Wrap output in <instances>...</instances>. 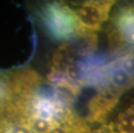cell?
<instances>
[{"label": "cell", "mask_w": 134, "mask_h": 133, "mask_svg": "<svg viewBox=\"0 0 134 133\" xmlns=\"http://www.w3.org/2000/svg\"><path fill=\"white\" fill-rule=\"evenodd\" d=\"M12 98L0 110V133H94L75 100L31 68L11 70Z\"/></svg>", "instance_id": "1"}, {"label": "cell", "mask_w": 134, "mask_h": 133, "mask_svg": "<svg viewBox=\"0 0 134 133\" xmlns=\"http://www.w3.org/2000/svg\"><path fill=\"white\" fill-rule=\"evenodd\" d=\"M44 30L55 41L68 42L78 34V22L69 4L49 2L41 5L37 12Z\"/></svg>", "instance_id": "2"}, {"label": "cell", "mask_w": 134, "mask_h": 133, "mask_svg": "<svg viewBox=\"0 0 134 133\" xmlns=\"http://www.w3.org/2000/svg\"><path fill=\"white\" fill-rule=\"evenodd\" d=\"M115 3L111 0H89L69 4L78 22V34H97L100 31Z\"/></svg>", "instance_id": "3"}, {"label": "cell", "mask_w": 134, "mask_h": 133, "mask_svg": "<svg viewBox=\"0 0 134 133\" xmlns=\"http://www.w3.org/2000/svg\"><path fill=\"white\" fill-rule=\"evenodd\" d=\"M109 24L129 49H134V2L119 5Z\"/></svg>", "instance_id": "4"}, {"label": "cell", "mask_w": 134, "mask_h": 133, "mask_svg": "<svg viewBox=\"0 0 134 133\" xmlns=\"http://www.w3.org/2000/svg\"><path fill=\"white\" fill-rule=\"evenodd\" d=\"M12 98L11 72L0 70V110L4 108Z\"/></svg>", "instance_id": "5"}]
</instances>
